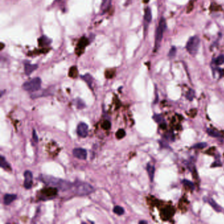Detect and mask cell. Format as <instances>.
<instances>
[{
	"mask_svg": "<svg viewBox=\"0 0 224 224\" xmlns=\"http://www.w3.org/2000/svg\"><path fill=\"white\" fill-rule=\"evenodd\" d=\"M82 78L83 80L86 81V82L88 83L90 88H92V85L93 81V78L92 76L89 74H86L84 76H82Z\"/></svg>",
	"mask_w": 224,
	"mask_h": 224,
	"instance_id": "obj_18",
	"label": "cell"
},
{
	"mask_svg": "<svg viewBox=\"0 0 224 224\" xmlns=\"http://www.w3.org/2000/svg\"><path fill=\"white\" fill-rule=\"evenodd\" d=\"M207 146V143L205 142H201L195 144L192 147L193 149H204Z\"/></svg>",
	"mask_w": 224,
	"mask_h": 224,
	"instance_id": "obj_22",
	"label": "cell"
},
{
	"mask_svg": "<svg viewBox=\"0 0 224 224\" xmlns=\"http://www.w3.org/2000/svg\"><path fill=\"white\" fill-rule=\"evenodd\" d=\"M72 189H73L74 193L79 196L88 195L95 191L92 185L82 181H76Z\"/></svg>",
	"mask_w": 224,
	"mask_h": 224,
	"instance_id": "obj_2",
	"label": "cell"
},
{
	"mask_svg": "<svg viewBox=\"0 0 224 224\" xmlns=\"http://www.w3.org/2000/svg\"><path fill=\"white\" fill-rule=\"evenodd\" d=\"M51 40L49 38V37L43 36L39 39V43L40 45H42V46H45V45H48L51 44Z\"/></svg>",
	"mask_w": 224,
	"mask_h": 224,
	"instance_id": "obj_17",
	"label": "cell"
},
{
	"mask_svg": "<svg viewBox=\"0 0 224 224\" xmlns=\"http://www.w3.org/2000/svg\"><path fill=\"white\" fill-rule=\"evenodd\" d=\"M176 51H177L176 47L173 46L172 48L170 49V50L168 53V56L170 57H174L175 56L176 54Z\"/></svg>",
	"mask_w": 224,
	"mask_h": 224,
	"instance_id": "obj_27",
	"label": "cell"
},
{
	"mask_svg": "<svg viewBox=\"0 0 224 224\" xmlns=\"http://www.w3.org/2000/svg\"><path fill=\"white\" fill-rule=\"evenodd\" d=\"M166 29V22L164 17H162L159 21V24L156 31V36H155V47L154 48L158 49L161 45V42L163 37V34Z\"/></svg>",
	"mask_w": 224,
	"mask_h": 224,
	"instance_id": "obj_3",
	"label": "cell"
},
{
	"mask_svg": "<svg viewBox=\"0 0 224 224\" xmlns=\"http://www.w3.org/2000/svg\"><path fill=\"white\" fill-rule=\"evenodd\" d=\"M186 97H187V99L189 101H192L193 99V97H195L194 90H193V89L189 90L188 93H187V96H186Z\"/></svg>",
	"mask_w": 224,
	"mask_h": 224,
	"instance_id": "obj_25",
	"label": "cell"
},
{
	"mask_svg": "<svg viewBox=\"0 0 224 224\" xmlns=\"http://www.w3.org/2000/svg\"><path fill=\"white\" fill-rule=\"evenodd\" d=\"M200 45V39L198 36H195L191 37L186 45V49L190 54L194 56L196 54Z\"/></svg>",
	"mask_w": 224,
	"mask_h": 224,
	"instance_id": "obj_5",
	"label": "cell"
},
{
	"mask_svg": "<svg viewBox=\"0 0 224 224\" xmlns=\"http://www.w3.org/2000/svg\"><path fill=\"white\" fill-rule=\"evenodd\" d=\"M77 101H78V102H77V107L78 108V109H82V108H83V107H85V104H84V102H83V101H82V100H81V99H77Z\"/></svg>",
	"mask_w": 224,
	"mask_h": 224,
	"instance_id": "obj_28",
	"label": "cell"
},
{
	"mask_svg": "<svg viewBox=\"0 0 224 224\" xmlns=\"http://www.w3.org/2000/svg\"><path fill=\"white\" fill-rule=\"evenodd\" d=\"M206 131H207L208 135H209L211 137H213V138H222V137H223V135L221 134H220L219 132L216 131L214 130H212V129L208 128V129H207Z\"/></svg>",
	"mask_w": 224,
	"mask_h": 224,
	"instance_id": "obj_16",
	"label": "cell"
},
{
	"mask_svg": "<svg viewBox=\"0 0 224 224\" xmlns=\"http://www.w3.org/2000/svg\"><path fill=\"white\" fill-rule=\"evenodd\" d=\"M60 0H55V2H60Z\"/></svg>",
	"mask_w": 224,
	"mask_h": 224,
	"instance_id": "obj_32",
	"label": "cell"
},
{
	"mask_svg": "<svg viewBox=\"0 0 224 224\" xmlns=\"http://www.w3.org/2000/svg\"><path fill=\"white\" fill-rule=\"evenodd\" d=\"M32 137H33V140H34V141H35L36 143H37V141H38V138H37V135L36 134V131L34 130H33V135H32Z\"/></svg>",
	"mask_w": 224,
	"mask_h": 224,
	"instance_id": "obj_29",
	"label": "cell"
},
{
	"mask_svg": "<svg viewBox=\"0 0 224 224\" xmlns=\"http://www.w3.org/2000/svg\"><path fill=\"white\" fill-rule=\"evenodd\" d=\"M24 187L26 189H30L32 187L33 183V174L30 170H26L24 174Z\"/></svg>",
	"mask_w": 224,
	"mask_h": 224,
	"instance_id": "obj_6",
	"label": "cell"
},
{
	"mask_svg": "<svg viewBox=\"0 0 224 224\" xmlns=\"http://www.w3.org/2000/svg\"><path fill=\"white\" fill-rule=\"evenodd\" d=\"M73 154L74 157L80 159V160H86L87 155H88L86 150L82 149V148H76L73 150Z\"/></svg>",
	"mask_w": 224,
	"mask_h": 224,
	"instance_id": "obj_7",
	"label": "cell"
},
{
	"mask_svg": "<svg viewBox=\"0 0 224 224\" xmlns=\"http://www.w3.org/2000/svg\"><path fill=\"white\" fill-rule=\"evenodd\" d=\"M38 68V65L36 64H30L29 63H24V73L26 75L30 76L34 71H35Z\"/></svg>",
	"mask_w": 224,
	"mask_h": 224,
	"instance_id": "obj_10",
	"label": "cell"
},
{
	"mask_svg": "<svg viewBox=\"0 0 224 224\" xmlns=\"http://www.w3.org/2000/svg\"><path fill=\"white\" fill-rule=\"evenodd\" d=\"M125 136H126V131H125L123 129H120V130H118L117 132L116 133V138L118 139L124 138Z\"/></svg>",
	"mask_w": 224,
	"mask_h": 224,
	"instance_id": "obj_20",
	"label": "cell"
},
{
	"mask_svg": "<svg viewBox=\"0 0 224 224\" xmlns=\"http://www.w3.org/2000/svg\"><path fill=\"white\" fill-rule=\"evenodd\" d=\"M107 0H102V4H101V6L102 7H106V4H107Z\"/></svg>",
	"mask_w": 224,
	"mask_h": 224,
	"instance_id": "obj_30",
	"label": "cell"
},
{
	"mask_svg": "<svg viewBox=\"0 0 224 224\" xmlns=\"http://www.w3.org/2000/svg\"><path fill=\"white\" fill-rule=\"evenodd\" d=\"M139 224H141V223H147V222H146V221H143H143H140V222H139Z\"/></svg>",
	"mask_w": 224,
	"mask_h": 224,
	"instance_id": "obj_31",
	"label": "cell"
},
{
	"mask_svg": "<svg viewBox=\"0 0 224 224\" xmlns=\"http://www.w3.org/2000/svg\"><path fill=\"white\" fill-rule=\"evenodd\" d=\"M41 79L38 77H36L24 83V84L22 85V88L27 92H34L40 90L41 89Z\"/></svg>",
	"mask_w": 224,
	"mask_h": 224,
	"instance_id": "obj_4",
	"label": "cell"
},
{
	"mask_svg": "<svg viewBox=\"0 0 224 224\" xmlns=\"http://www.w3.org/2000/svg\"><path fill=\"white\" fill-rule=\"evenodd\" d=\"M182 183H183L184 184V185L186 186V187L190 188L191 190H193V189H195L194 184H193V182H191V181H189V180H183V181H182Z\"/></svg>",
	"mask_w": 224,
	"mask_h": 224,
	"instance_id": "obj_23",
	"label": "cell"
},
{
	"mask_svg": "<svg viewBox=\"0 0 224 224\" xmlns=\"http://www.w3.org/2000/svg\"><path fill=\"white\" fill-rule=\"evenodd\" d=\"M144 20H145V22L147 24V26L152 21V13H151V10L149 7H147L145 11V15H144Z\"/></svg>",
	"mask_w": 224,
	"mask_h": 224,
	"instance_id": "obj_12",
	"label": "cell"
},
{
	"mask_svg": "<svg viewBox=\"0 0 224 224\" xmlns=\"http://www.w3.org/2000/svg\"><path fill=\"white\" fill-rule=\"evenodd\" d=\"M39 180L43 182L44 183L46 184L51 187H56L60 191H66L68 189H72L73 184L71 183L70 181H68L56 178L50 176L46 175H40Z\"/></svg>",
	"mask_w": 224,
	"mask_h": 224,
	"instance_id": "obj_1",
	"label": "cell"
},
{
	"mask_svg": "<svg viewBox=\"0 0 224 224\" xmlns=\"http://www.w3.org/2000/svg\"><path fill=\"white\" fill-rule=\"evenodd\" d=\"M113 212H115V214H116L117 215L121 216V215L124 214V208L122 207H121L120 206H115V208H114Z\"/></svg>",
	"mask_w": 224,
	"mask_h": 224,
	"instance_id": "obj_19",
	"label": "cell"
},
{
	"mask_svg": "<svg viewBox=\"0 0 224 224\" xmlns=\"http://www.w3.org/2000/svg\"><path fill=\"white\" fill-rule=\"evenodd\" d=\"M153 119L155 122L158 124H162V122H164V118H163L162 116L161 115H157V114H155L153 116Z\"/></svg>",
	"mask_w": 224,
	"mask_h": 224,
	"instance_id": "obj_24",
	"label": "cell"
},
{
	"mask_svg": "<svg viewBox=\"0 0 224 224\" xmlns=\"http://www.w3.org/2000/svg\"><path fill=\"white\" fill-rule=\"evenodd\" d=\"M17 199V195L14 194H6L3 197V204L5 205H9L11 203Z\"/></svg>",
	"mask_w": 224,
	"mask_h": 224,
	"instance_id": "obj_11",
	"label": "cell"
},
{
	"mask_svg": "<svg viewBox=\"0 0 224 224\" xmlns=\"http://www.w3.org/2000/svg\"><path fill=\"white\" fill-rule=\"evenodd\" d=\"M214 64L216 65H221V64L224 63V55H221L218 56L217 58L214 60Z\"/></svg>",
	"mask_w": 224,
	"mask_h": 224,
	"instance_id": "obj_21",
	"label": "cell"
},
{
	"mask_svg": "<svg viewBox=\"0 0 224 224\" xmlns=\"http://www.w3.org/2000/svg\"><path fill=\"white\" fill-rule=\"evenodd\" d=\"M57 190L58 189L57 187H47L41 191V193L46 197H54L57 194Z\"/></svg>",
	"mask_w": 224,
	"mask_h": 224,
	"instance_id": "obj_9",
	"label": "cell"
},
{
	"mask_svg": "<svg viewBox=\"0 0 224 224\" xmlns=\"http://www.w3.org/2000/svg\"><path fill=\"white\" fill-rule=\"evenodd\" d=\"M147 173L149 174V178L151 181H153L154 176V172H155V168L154 166L151 165L150 164H148L147 166Z\"/></svg>",
	"mask_w": 224,
	"mask_h": 224,
	"instance_id": "obj_13",
	"label": "cell"
},
{
	"mask_svg": "<svg viewBox=\"0 0 224 224\" xmlns=\"http://www.w3.org/2000/svg\"><path fill=\"white\" fill-rule=\"evenodd\" d=\"M208 203H209V204L210 205V206L214 208V210H216V212H222V207L220 206L219 204H218L217 203H216V201L214 199H208Z\"/></svg>",
	"mask_w": 224,
	"mask_h": 224,
	"instance_id": "obj_14",
	"label": "cell"
},
{
	"mask_svg": "<svg viewBox=\"0 0 224 224\" xmlns=\"http://www.w3.org/2000/svg\"><path fill=\"white\" fill-rule=\"evenodd\" d=\"M111 124L109 120H105L102 124V128L106 130H109V129L111 128Z\"/></svg>",
	"mask_w": 224,
	"mask_h": 224,
	"instance_id": "obj_26",
	"label": "cell"
},
{
	"mask_svg": "<svg viewBox=\"0 0 224 224\" xmlns=\"http://www.w3.org/2000/svg\"><path fill=\"white\" fill-rule=\"evenodd\" d=\"M0 166H1L2 168L4 170L8 171L11 170V168L10 165L9 164V163L5 161V158L3 156L0 157Z\"/></svg>",
	"mask_w": 224,
	"mask_h": 224,
	"instance_id": "obj_15",
	"label": "cell"
},
{
	"mask_svg": "<svg viewBox=\"0 0 224 224\" xmlns=\"http://www.w3.org/2000/svg\"><path fill=\"white\" fill-rule=\"evenodd\" d=\"M77 134L81 138H86L88 134V126L85 123H80L77 127Z\"/></svg>",
	"mask_w": 224,
	"mask_h": 224,
	"instance_id": "obj_8",
	"label": "cell"
}]
</instances>
